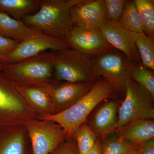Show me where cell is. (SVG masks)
<instances>
[{
  "instance_id": "25",
  "label": "cell",
  "mask_w": 154,
  "mask_h": 154,
  "mask_svg": "<svg viewBox=\"0 0 154 154\" xmlns=\"http://www.w3.org/2000/svg\"><path fill=\"white\" fill-rule=\"evenodd\" d=\"M134 2L145 30V34L154 38V1L134 0Z\"/></svg>"
},
{
  "instance_id": "12",
  "label": "cell",
  "mask_w": 154,
  "mask_h": 154,
  "mask_svg": "<svg viewBox=\"0 0 154 154\" xmlns=\"http://www.w3.org/2000/svg\"><path fill=\"white\" fill-rule=\"evenodd\" d=\"M94 83H72L53 80L45 85L51 98L54 114L75 104L91 90Z\"/></svg>"
},
{
  "instance_id": "8",
  "label": "cell",
  "mask_w": 154,
  "mask_h": 154,
  "mask_svg": "<svg viewBox=\"0 0 154 154\" xmlns=\"http://www.w3.org/2000/svg\"><path fill=\"white\" fill-rule=\"evenodd\" d=\"M23 126L30 140L32 154H49L68 138L62 126L51 120L33 119Z\"/></svg>"
},
{
  "instance_id": "15",
  "label": "cell",
  "mask_w": 154,
  "mask_h": 154,
  "mask_svg": "<svg viewBox=\"0 0 154 154\" xmlns=\"http://www.w3.org/2000/svg\"><path fill=\"white\" fill-rule=\"evenodd\" d=\"M0 154H32L30 140L23 125L0 128Z\"/></svg>"
},
{
  "instance_id": "28",
  "label": "cell",
  "mask_w": 154,
  "mask_h": 154,
  "mask_svg": "<svg viewBox=\"0 0 154 154\" xmlns=\"http://www.w3.org/2000/svg\"><path fill=\"white\" fill-rule=\"evenodd\" d=\"M49 154H79L76 143L72 137L67 138Z\"/></svg>"
},
{
  "instance_id": "6",
  "label": "cell",
  "mask_w": 154,
  "mask_h": 154,
  "mask_svg": "<svg viewBox=\"0 0 154 154\" xmlns=\"http://www.w3.org/2000/svg\"><path fill=\"white\" fill-rule=\"evenodd\" d=\"M154 100L146 89L130 79L124 100L119 108L115 131L134 120L154 119Z\"/></svg>"
},
{
  "instance_id": "16",
  "label": "cell",
  "mask_w": 154,
  "mask_h": 154,
  "mask_svg": "<svg viewBox=\"0 0 154 154\" xmlns=\"http://www.w3.org/2000/svg\"><path fill=\"white\" fill-rule=\"evenodd\" d=\"M16 87L36 118L39 119L54 114L51 98L45 85Z\"/></svg>"
},
{
  "instance_id": "21",
  "label": "cell",
  "mask_w": 154,
  "mask_h": 154,
  "mask_svg": "<svg viewBox=\"0 0 154 154\" xmlns=\"http://www.w3.org/2000/svg\"><path fill=\"white\" fill-rule=\"evenodd\" d=\"M101 140L102 154H134L140 147L125 140L114 132Z\"/></svg>"
},
{
  "instance_id": "32",
  "label": "cell",
  "mask_w": 154,
  "mask_h": 154,
  "mask_svg": "<svg viewBox=\"0 0 154 154\" xmlns=\"http://www.w3.org/2000/svg\"><path fill=\"white\" fill-rule=\"evenodd\" d=\"M137 154V152H136V153H135V154Z\"/></svg>"
},
{
  "instance_id": "29",
  "label": "cell",
  "mask_w": 154,
  "mask_h": 154,
  "mask_svg": "<svg viewBox=\"0 0 154 154\" xmlns=\"http://www.w3.org/2000/svg\"><path fill=\"white\" fill-rule=\"evenodd\" d=\"M137 154H154V139L140 146Z\"/></svg>"
},
{
  "instance_id": "22",
  "label": "cell",
  "mask_w": 154,
  "mask_h": 154,
  "mask_svg": "<svg viewBox=\"0 0 154 154\" xmlns=\"http://www.w3.org/2000/svg\"><path fill=\"white\" fill-rule=\"evenodd\" d=\"M116 22L120 27L127 30L145 33L134 1H126L121 17Z\"/></svg>"
},
{
  "instance_id": "9",
  "label": "cell",
  "mask_w": 154,
  "mask_h": 154,
  "mask_svg": "<svg viewBox=\"0 0 154 154\" xmlns=\"http://www.w3.org/2000/svg\"><path fill=\"white\" fill-rule=\"evenodd\" d=\"M69 48L65 40L34 31L18 43L7 58L5 64L17 63L29 59L48 50L56 51Z\"/></svg>"
},
{
  "instance_id": "18",
  "label": "cell",
  "mask_w": 154,
  "mask_h": 154,
  "mask_svg": "<svg viewBox=\"0 0 154 154\" xmlns=\"http://www.w3.org/2000/svg\"><path fill=\"white\" fill-rule=\"evenodd\" d=\"M34 31L26 26L22 21L0 12V36L12 38L20 42Z\"/></svg>"
},
{
  "instance_id": "14",
  "label": "cell",
  "mask_w": 154,
  "mask_h": 154,
  "mask_svg": "<svg viewBox=\"0 0 154 154\" xmlns=\"http://www.w3.org/2000/svg\"><path fill=\"white\" fill-rule=\"evenodd\" d=\"M100 30L111 46L124 54L132 63L142 62L134 42L116 21L108 20Z\"/></svg>"
},
{
  "instance_id": "3",
  "label": "cell",
  "mask_w": 154,
  "mask_h": 154,
  "mask_svg": "<svg viewBox=\"0 0 154 154\" xmlns=\"http://www.w3.org/2000/svg\"><path fill=\"white\" fill-rule=\"evenodd\" d=\"M1 73L17 87L47 85L53 80V51L17 63L2 65Z\"/></svg>"
},
{
  "instance_id": "2",
  "label": "cell",
  "mask_w": 154,
  "mask_h": 154,
  "mask_svg": "<svg viewBox=\"0 0 154 154\" xmlns=\"http://www.w3.org/2000/svg\"><path fill=\"white\" fill-rule=\"evenodd\" d=\"M109 99L119 98L107 81L99 77L91 90L70 107L60 113L38 119L51 120L59 124L64 130L68 138L72 137L79 127L86 122L96 106Z\"/></svg>"
},
{
  "instance_id": "26",
  "label": "cell",
  "mask_w": 154,
  "mask_h": 154,
  "mask_svg": "<svg viewBox=\"0 0 154 154\" xmlns=\"http://www.w3.org/2000/svg\"><path fill=\"white\" fill-rule=\"evenodd\" d=\"M108 20L117 21L121 17L126 1L105 0Z\"/></svg>"
},
{
  "instance_id": "7",
  "label": "cell",
  "mask_w": 154,
  "mask_h": 154,
  "mask_svg": "<svg viewBox=\"0 0 154 154\" xmlns=\"http://www.w3.org/2000/svg\"><path fill=\"white\" fill-rule=\"evenodd\" d=\"M94 60L99 77L107 81L118 97H124L133 63L124 54L114 48Z\"/></svg>"
},
{
  "instance_id": "31",
  "label": "cell",
  "mask_w": 154,
  "mask_h": 154,
  "mask_svg": "<svg viewBox=\"0 0 154 154\" xmlns=\"http://www.w3.org/2000/svg\"><path fill=\"white\" fill-rule=\"evenodd\" d=\"M2 64H0V72H1V70H2Z\"/></svg>"
},
{
  "instance_id": "1",
  "label": "cell",
  "mask_w": 154,
  "mask_h": 154,
  "mask_svg": "<svg viewBox=\"0 0 154 154\" xmlns=\"http://www.w3.org/2000/svg\"><path fill=\"white\" fill-rule=\"evenodd\" d=\"M79 0H40L38 12L21 21L28 28L47 36L65 40L73 24L71 10Z\"/></svg>"
},
{
  "instance_id": "20",
  "label": "cell",
  "mask_w": 154,
  "mask_h": 154,
  "mask_svg": "<svg viewBox=\"0 0 154 154\" xmlns=\"http://www.w3.org/2000/svg\"><path fill=\"white\" fill-rule=\"evenodd\" d=\"M126 30L135 43L142 63L145 66L154 71V38L144 33H135Z\"/></svg>"
},
{
  "instance_id": "13",
  "label": "cell",
  "mask_w": 154,
  "mask_h": 154,
  "mask_svg": "<svg viewBox=\"0 0 154 154\" xmlns=\"http://www.w3.org/2000/svg\"><path fill=\"white\" fill-rule=\"evenodd\" d=\"M121 103L119 99H105L96 106L87 119L86 122L101 139L115 131Z\"/></svg>"
},
{
  "instance_id": "11",
  "label": "cell",
  "mask_w": 154,
  "mask_h": 154,
  "mask_svg": "<svg viewBox=\"0 0 154 154\" xmlns=\"http://www.w3.org/2000/svg\"><path fill=\"white\" fill-rule=\"evenodd\" d=\"M74 26L100 30L108 20L105 0H79L71 10Z\"/></svg>"
},
{
  "instance_id": "23",
  "label": "cell",
  "mask_w": 154,
  "mask_h": 154,
  "mask_svg": "<svg viewBox=\"0 0 154 154\" xmlns=\"http://www.w3.org/2000/svg\"><path fill=\"white\" fill-rule=\"evenodd\" d=\"M130 79L146 89L154 97L153 71L145 66L142 63H132L129 72Z\"/></svg>"
},
{
  "instance_id": "19",
  "label": "cell",
  "mask_w": 154,
  "mask_h": 154,
  "mask_svg": "<svg viewBox=\"0 0 154 154\" xmlns=\"http://www.w3.org/2000/svg\"><path fill=\"white\" fill-rule=\"evenodd\" d=\"M40 0H0V12L21 21L39 8Z\"/></svg>"
},
{
  "instance_id": "24",
  "label": "cell",
  "mask_w": 154,
  "mask_h": 154,
  "mask_svg": "<svg viewBox=\"0 0 154 154\" xmlns=\"http://www.w3.org/2000/svg\"><path fill=\"white\" fill-rule=\"evenodd\" d=\"M72 137L76 143L79 154H88L94 147L98 138L86 122L79 127Z\"/></svg>"
},
{
  "instance_id": "27",
  "label": "cell",
  "mask_w": 154,
  "mask_h": 154,
  "mask_svg": "<svg viewBox=\"0 0 154 154\" xmlns=\"http://www.w3.org/2000/svg\"><path fill=\"white\" fill-rule=\"evenodd\" d=\"M19 42L12 38L0 36V64H5L7 58Z\"/></svg>"
},
{
  "instance_id": "5",
  "label": "cell",
  "mask_w": 154,
  "mask_h": 154,
  "mask_svg": "<svg viewBox=\"0 0 154 154\" xmlns=\"http://www.w3.org/2000/svg\"><path fill=\"white\" fill-rule=\"evenodd\" d=\"M36 115L17 87L0 72V128L23 125Z\"/></svg>"
},
{
  "instance_id": "10",
  "label": "cell",
  "mask_w": 154,
  "mask_h": 154,
  "mask_svg": "<svg viewBox=\"0 0 154 154\" xmlns=\"http://www.w3.org/2000/svg\"><path fill=\"white\" fill-rule=\"evenodd\" d=\"M65 41L70 48L95 58L112 49L100 30H88L74 26Z\"/></svg>"
},
{
  "instance_id": "30",
  "label": "cell",
  "mask_w": 154,
  "mask_h": 154,
  "mask_svg": "<svg viewBox=\"0 0 154 154\" xmlns=\"http://www.w3.org/2000/svg\"><path fill=\"white\" fill-rule=\"evenodd\" d=\"M88 154H102L101 151V140L98 137L93 149Z\"/></svg>"
},
{
  "instance_id": "4",
  "label": "cell",
  "mask_w": 154,
  "mask_h": 154,
  "mask_svg": "<svg viewBox=\"0 0 154 154\" xmlns=\"http://www.w3.org/2000/svg\"><path fill=\"white\" fill-rule=\"evenodd\" d=\"M53 53V81L94 83L99 79L94 58L70 48Z\"/></svg>"
},
{
  "instance_id": "17",
  "label": "cell",
  "mask_w": 154,
  "mask_h": 154,
  "mask_svg": "<svg viewBox=\"0 0 154 154\" xmlns=\"http://www.w3.org/2000/svg\"><path fill=\"white\" fill-rule=\"evenodd\" d=\"M114 132L125 140L140 146L154 139V119L134 120Z\"/></svg>"
}]
</instances>
